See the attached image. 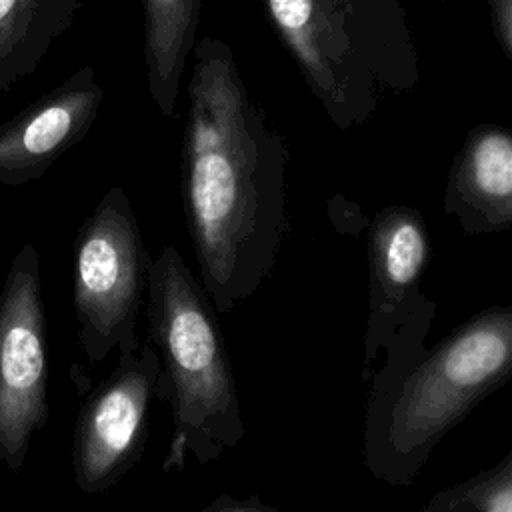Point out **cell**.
<instances>
[{
    "mask_svg": "<svg viewBox=\"0 0 512 512\" xmlns=\"http://www.w3.org/2000/svg\"><path fill=\"white\" fill-rule=\"evenodd\" d=\"M432 246L422 214L408 206L380 210L368 228V318L362 382L366 384L392 332L426 302L420 278Z\"/></svg>",
    "mask_w": 512,
    "mask_h": 512,
    "instance_id": "obj_8",
    "label": "cell"
},
{
    "mask_svg": "<svg viewBox=\"0 0 512 512\" xmlns=\"http://www.w3.org/2000/svg\"><path fill=\"white\" fill-rule=\"evenodd\" d=\"M284 134L250 96L232 48L196 40L180 150V188L200 284L216 314L252 298L288 238Z\"/></svg>",
    "mask_w": 512,
    "mask_h": 512,
    "instance_id": "obj_1",
    "label": "cell"
},
{
    "mask_svg": "<svg viewBox=\"0 0 512 512\" xmlns=\"http://www.w3.org/2000/svg\"><path fill=\"white\" fill-rule=\"evenodd\" d=\"M418 512H512V450L490 468L434 492Z\"/></svg>",
    "mask_w": 512,
    "mask_h": 512,
    "instance_id": "obj_13",
    "label": "cell"
},
{
    "mask_svg": "<svg viewBox=\"0 0 512 512\" xmlns=\"http://www.w3.org/2000/svg\"><path fill=\"white\" fill-rule=\"evenodd\" d=\"M104 100L92 66H82L62 84L0 124V184L38 180L90 132Z\"/></svg>",
    "mask_w": 512,
    "mask_h": 512,
    "instance_id": "obj_9",
    "label": "cell"
},
{
    "mask_svg": "<svg viewBox=\"0 0 512 512\" xmlns=\"http://www.w3.org/2000/svg\"><path fill=\"white\" fill-rule=\"evenodd\" d=\"M434 316L426 298L392 332L366 382L364 464L390 486H410L442 438L512 374V306H488L426 348Z\"/></svg>",
    "mask_w": 512,
    "mask_h": 512,
    "instance_id": "obj_2",
    "label": "cell"
},
{
    "mask_svg": "<svg viewBox=\"0 0 512 512\" xmlns=\"http://www.w3.org/2000/svg\"><path fill=\"white\" fill-rule=\"evenodd\" d=\"M80 0H0V94L36 72Z\"/></svg>",
    "mask_w": 512,
    "mask_h": 512,
    "instance_id": "obj_12",
    "label": "cell"
},
{
    "mask_svg": "<svg viewBox=\"0 0 512 512\" xmlns=\"http://www.w3.org/2000/svg\"><path fill=\"white\" fill-rule=\"evenodd\" d=\"M196 512H278L274 506L262 502L258 496L236 498L232 494H218Z\"/></svg>",
    "mask_w": 512,
    "mask_h": 512,
    "instance_id": "obj_15",
    "label": "cell"
},
{
    "mask_svg": "<svg viewBox=\"0 0 512 512\" xmlns=\"http://www.w3.org/2000/svg\"><path fill=\"white\" fill-rule=\"evenodd\" d=\"M160 362L148 340L118 352L112 372L84 398L72 434V474L82 494L116 486L142 458Z\"/></svg>",
    "mask_w": 512,
    "mask_h": 512,
    "instance_id": "obj_7",
    "label": "cell"
},
{
    "mask_svg": "<svg viewBox=\"0 0 512 512\" xmlns=\"http://www.w3.org/2000/svg\"><path fill=\"white\" fill-rule=\"evenodd\" d=\"M444 212L466 236L512 226V132L498 124L474 126L452 160Z\"/></svg>",
    "mask_w": 512,
    "mask_h": 512,
    "instance_id": "obj_10",
    "label": "cell"
},
{
    "mask_svg": "<svg viewBox=\"0 0 512 512\" xmlns=\"http://www.w3.org/2000/svg\"><path fill=\"white\" fill-rule=\"evenodd\" d=\"M46 312L40 254L24 244L0 290V462L10 472L26 464L36 432L48 424Z\"/></svg>",
    "mask_w": 512,
    "mask_h": 512,
    "instance_id": "obj_6",
    "label": "cell"
},
{
    "mask_svg": "<svg viewBox=\"0 0 512 512\" xmlns=\"http://www.w3.org/2000/svg\"><path fill=\"white\" fill-rule=\"evenodd\" d=\"M150 262L128 194L122 186L108 188L74 240L72 306L88 364L140 348L138 318Z\"/></svg>",
    "mask_w": 512,
    "mask_h": 512,
    "instance_id": "obj_5",
    "label": "cell"
},
{
    "mask_svg": "<svg viewBox=\"0 0 512 512\" xmlns=\"http://www.w3.org/2000/svg\"><path fill=\"white\" fill-rule=\"evenodd\" d=\"M270 26L330 122L372 120L386 96L412 92L420 58L402 0H262Z\"/></svg>",
    "mask_w": 512,
    "mask_h": 512,
    "instance_id": "obj_4",
    "label": "cell"
},
{
    "mask_svg": "<svg viewBox=\"0 0 512 512\" xmlns=\"http://www.w3.org/2000/svg\"><path fill=\"white\" fill-rule=\"evenodd\" d=\"M492 36L504 58H512V0H486Z\"/></svg>",
    "mask_w": 512,
    "mask_h": 512,
    "instance_id": "obj_14",
    "label": "cell"
},
{
    "mask_svg": "<svg viewBox=\"0 0 512 512\" xmlns=\"http://www.w3.org/2000/svg\"><path fill=\"white\" fill-rule=\"evenodd\" d=\"M148 342L160 372L156 400L170 408L162 472L206 466L244 438V418L216 310L174 246L152 256L146 286Z\"/></svg>",
    "mask_w": 512,
    "mask_h": 512,
    "instance_id": "obj_3",
    "label": "cell"
},
{
    "mask_svg": "<svg viewBox=\"0 0 512 512\" xmlns=\"http://www.w3.org/2000/svg\"><path fill=\"white\" fill-rule=\"evenodd\" d=\"M202 0H142L146 90L156 110L176 118L178 94L196 44Z\"/></svg>",
    "mask_w": 512,
    "mask_h": 512,
    "instance_id": "obj_11",
    "label": "cell"
}]
</instances>
